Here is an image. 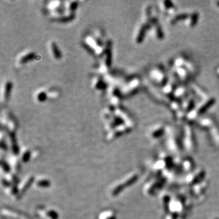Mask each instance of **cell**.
I'll list each match as a JSON object with an SVG mask.
<instances>
[{
	"label": "cell",
	"instance_id": "cell-2",
	"mask_svg": "<svg viewBox=\"0 0 219 219\" xmlns=\"http://www.w3.org/2000/svg\"><path fill=\"white\" fill-rule=\"evenodd\" d=\"M35 214L38 219H58L59 213L54 208L40 206L35 210Z\"/></svg>",
	"mask_w": 219,
	"mask_h": 219
},
{
	"label": "cell",
	"instance_id": "cell-16",
	"mask_svg": "<svg viewBox=\"0 0 219 219\" xmlns=\"http://www.w3.org/2000/svg\"><path fill=\"white\" fill-rule=\"evenodd\" d=\"M146 30H147L146 26L142 25L141 27H140V29L138 30L137 33V36H136V41H137L138 43H141V42L143 41L145 36V33H146Z\"/></svg>",
	"mask_w": 219,
	"mask_h": 219
},
{
	"label": "cell",
	"instance_id": "cell-4",
	"mask_svg": "<svg viewBox=\"0 0 219 219\" xmlns=\"http://www.w3.org/2000/svg\"><path fill=\"white\" fill-rule=\"evenodd\" d=\"M139 80L137 78H132L129 80L124 87H122L121 94L123 97L124 96H130L134 94L138 90L139 87Z\"/></svg>",
	"mask_w": 219,
	"mask_h": 219
},
{
	"label": "cell",
	"instance_id": "cell-9",
	"mask_svg": "<svg viewBox=\"0 0 219 219\" xmlns=\"http://www.w3.org/2000/svg\"><path fill=\"white\" fill-rule=\"evenodd\" d=\"M51 186V182L48 177L43 176H40L36 177L34 181V187L40 190H45Z\"/></svg>",
	"mask_w": 219,
	"mask_h": 219
},
{
	"label": "cell",
	"instance_id": "cell-11",
	"mask_svg": "<svg viewBox=\"0 0 219 219\" xmlns=\"http://www.w3.org/2000/svg\"><path fill=\"white\" fill-rule=\"evenodd\" d=\"M93 87L97 90H104L106 88V83L101 77L96 76L92 80Z\"/></svg>",
	"mask_w": 219,
	"mask_h": 219
},
{
	"label": "cell",
	"instance_id": "cell-6",
	"mask_svg": "<svg viewBox=\"0 0 219 219\" xmlns=\"http://www.w3.org/2000/svg\"><path fill=\"white\" fill-rule=\"evenodd\" d=\"M39 150H30L29 148H24L22 150H20V160L23 163H27L32 159H35L39 155Z\"/></svg>",
	"mask_w": 219,
	"mask_h": 219
},
{
	"label": "cell",
	"instance_id": "cell-21",
	"mask_svg": "<svg viewBox=\"0 0 219 219\" xmlns=\"http://www.w3.org/2000/svg\"><path fill=\"white\" fill-rule=\"evenodd\" d=\"M187 17V14H182V15H179L177 16V17L175 18L174 20H173V22H177V21H180V20H182V19H185Z\"/></svg>",
	"mask_w": 219,
	"mask_h": 219
},
{
	"label": "cell",
	"instance_id": "cell-13",
	"mask_svg": "<svg viewBox=\"0 0 219 219\" xmlns=\"http://www.w3.org/2000/svg\"><path fill=\"white\" fill-rule=\"evenodd\" d=\"M150 76L152 80L156 82L161 83L164 81V74L163 72H162L160 69H153L150 71Z\"/></svg>",
	"mask_w": 219,
	"mask_h": 219
},
{
	"label": "cell",
	"instance_id": "cell-1",
	"mask_svg": "<svg viewBox=\"0 0 219 219\" xmlns=\"http://www.w3.org/2000/svg\"><path fill=\"white\" fill-rule=\"evenodd\" d=\"M138 175L136 172H130L124 177L120 181L114 184L110 190V194L112 197H118L124 190L130 187L137 181Z\"/></svg>",
	"mask_w": 219,
	"mask_h": 219
},
{
	"label": "cell",
	"instance_id": "cell-10",
	"mask_svg": "<svg viewBox=\"0 0 219 219\" xmlns=\"http://www.w3.org/2000/svg\"><path fill=\"white\" fill-rule=\"evenodd\" d=\"M36 53L32 51H28L21 54L18 57V62L19 64H25L29 61L32 60L33 59L36 58Z\"/></svg>",
	"mask_w": 219,
	"mask_h": 219
},
{
	"label": "cell",
	"instance_id": "cell-3",
	"mask_svg": "<svg viewBox=\"0 0 219 219\" xmlns=\"http://www.w3.org/2000/svg\"><path fill=\"white\" fill-rule=\"evenodd\" d=\"M1 215L4 219H33L24 212L9 207L2 208Z\"/></svg>",
	"mask_w": 219,
	"mask_h": 219
},
{
	"label": "cell",
	"instance_id": "cell-14",
	"mask_svg": "<svg viewBox=\"0 0 219 219\" xmlns=\"http://www.w3.org/2000/svg\"><path fill=\"white\" fill-rule=\"evenodd\" d=\"M98 219H116V215L113 210H105L99 213Z\"/></svg>",
	"mask_w": 219,
	"mask_h": 219
},
{
	"label": "cell",
	"instance_id": "cell-19",
	"mask_svg": "<svg viewBox=\"0 0 219 219\" xmlns=\"http://www.w3.org/2000/svg\"><path fill=\"white\" fill-rule=\"evenodd\" d=\"M197 19H198L197 14H194L192 16V19H191V26H193L195 25V24H197Z\"/></svg>",
	"mask_w": 219,
	"mask_h": 219
},
{
	"label": "cell",
	"instance_id": "cell-18",
	"mask_svg": "<svg viewBox=\"0 0 219 219\" xmlns=\"http://www.w3.org/2000/svg\"><path fill=\"white\" fill-rule=\"evenodd\" d=\"M214 101H215L214 99H211V100L207 101V103L205 104L204 106L200 108V110H199V113H204L205 111H207V110L208 109V108L211 107L212 105L214 104Z\"/></svg>",
	"mask_w": 219,
	"mask_h": 219
},
{
	"label": "cell",
	"instance_id": "cell-12",
	"mask_svg": "<svg viewBox=\"0 0 219 219\" xmlns=\"http://www.w3.org/2000/svg\"><path fill=\"white\" fill-rule=\"evenodd\" d=\"M12 89V82L10 81H6L5 82L4 87L2 88V92H1V100L6 101L9 97L11 91Z\"/></svg>",
	"mask_w": 219,
	"mask_h": 219
},
{
	"label": "cell",
	"instance_id": "cell-15",
	"mask_svg": "<svg viewBox=\"0 0 219 219\" xmlns=\"http://www.w3.org/2000/svg\"><path fill=\"white\" fill-rule=\"evenodd\" d=\"M50 52H51V54L52 55V57H54L55 60H59L61 58V52L60 50L58 47H57V45L56 44L55 42L52 41L50 42Z\"/></svg>",
	"mask_w": 219,
	"mask_h": 219
},
{
	"label": "cell",
	"instance_id": "cell-17",
	"mask_svg": "<svg viewBox=\"0 0 219 219\" xmlns=\"http://www.w3.org/2000/svg\"><path fill=\"white\" fill-rule=\"evenodd\" d=\"M36 98L37 101H40V102H43V101L46 100L47 98H48V92H46V91L45 90L38 91V92L36 93Z\"/></svg>",
	"mask_w": 219,
	"mask_h": 219
},
{
	"label": "cell",
	"instance_id": "cell-7",
	"mask_svg": "<svg viewBox=\"0 0 219 219\" xmlns=\"http://www.w3.org/2000/svg\"><path fill=\"white\" fill-rule=\"evenodd\" d=\"M6 160L7 161L8 164H9L11 171L19 174V173L21 171V167H22L21 162H22V161L18 157V155H15L11 153V155L9 156L7 160Z\"/></svg>",
	"mask_w": 219,
	"mask_h": 219
},
{
	"label": "cell",
	"instance_id": "cell-22",
	"mask_svg": "<svg viewBox=\"0 0 219 219\" xmlns=\"http://www.w3.org/2000/svg\"><path fill=\"white\" fill-rule=\"evenodd\" d=\"M218 5L219 6V2H218Z\"/></svg>",
	"mask_w": 219,
	"mask_h": 219
},
{
	"label": "cell",
	"instance_id": "cell-5",
	"mask_svg": "<svg viewBox=\"0 0 219 219\" xmlns=\"http://www.w3.org/2000/svg\"><path fill=\"white\" fill-rule=\"evenodd\" d=\"M35 179H36V177L34 176V175L29 174L27 175V176H26L22 181L19 182V184L18 185V187L22 197H24V194L27 192V191L29 190L32 186H34Z\"/></svg>",
	"mask_w": 219,
	"mask_h": 219
},
{
	"label": "cell",
	"instance_id": "cell-20",
	"mask_svg": "<svg viewBox=\"0 0 219 219\" xmlns=\"http://www.w3.org/2000/svg\"><path fill=\"white\" fill-rule=\"evenodd\" d=\"M162 132H163L162 129H157V130H156V131H154L152 133V137H160V136L162 134Z\"/></svg>",
	"mask_w": 219,
	"mask_h": 219
},
{
	"label": "cell",
	"instance_id": "cell-8",
	"mask_svg": "<svg viewBox=\"0 0 219 219\" xmlns=\"http://www.w3.org/2000/svg\"><path fill=\"white\" fill-rule=\"evenodd\" d=\"M5 194L8 196L11 199L14 200H19L22 198V196L19 192L18 185H9L8 187H4Z\"/></svg>",
	"mask_w": 219,
	"mask_h": 219
}]
</instances>
